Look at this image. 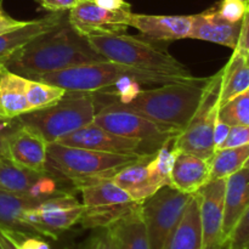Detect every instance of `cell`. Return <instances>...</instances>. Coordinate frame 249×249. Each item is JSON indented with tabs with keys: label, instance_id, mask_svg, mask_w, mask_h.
I'll return each instance as SVG.
<instances>
[{
	"label": "cell",
	"instance_id": "f35d334b",
	"mask_svg": "<svg viewBox=\"0 0 249 249\" xmlns=\"http://www.w3.org/2000/svg\"><path fill=\"white\" fill-rule=\"evenodd\" d=\"M249 49V0H248V6L246 10V14L243 16L242 21H241V31L240 36H238V43L236 46L235 50L238 53H246Z\"/></svg>",
	"mask_w": 249,
	"mask_h": 249
},
{
	"label": "cell",
	"instance_id": "f546056e",
	"mask_svg": "<svg viewBox=\"0 0 249 249\" xmlns=\"http://www.w3.org/2000/svg\"><path fill=\"white\" fill-rule=\"evenodd\" d=\"M66 90L50 83L26 78V94L29 108L32 111L53 106L66 95Z\"/></svg>",
	"mask_w": 249,
	"mask_h": 249
},
{
	"label": "cell",
	"instance_id": "44dd1931",
	"mask_svg": "<svg viewBox=\"0 0 249 249\" xmlns=\"http://www.w3.org/2000/svg\"><path fill=\"white\" fill-rule=\"evenodd\" d=\"M249 207V169L242 168L226 178L224 196V243L238 219Z\"/></svg>",
	"mask_w": 249,
	"mask_h": 249
},
{
	"label": "cell",
	"instance_id": "4dcf8cb0",
	"mask_svg": "<svg viewBox=\"0 0 249 249\" xmlns=\"http://www.w3.org/2000/svg\"><path fill=\"white\" fill-rule=\"evenodd\" d=\"M218 117L230 126L249 125V90L223 105Z\"/></svg>",
	"mask_w": 249,
	"mask_h": 249
},
{
	"label": "cell",
	"instance_id": "e575fe53",
	"mask_svg": "<svg viewBox=\"0 0 249 249\" xmlns=\"http://www.w3.org/2000/svg\"><path fill=\"white\" fill-rule=\"evenodd\" d=\"M7 232V231H6ZM16 243L18 249H51L48 242L43 240V237L32 235H22V233L7 232Z\"/></svg>",
	"mask_w": 249,
	"mask_h": 249
},
{
	"label": "cell",
	"instance_id": "836d02e7",
	"mask_svg": "<svg viewBox=\"0 0 249 249\" xmlns=\"http://www.w3.org/2000/svg\"><path fill=\"white\" fill-rule=\"evenodd\" d=\"M79 249H114L111 232L107 228L95 229V232L80 246Z\"/></svg>",
	"mask_w": 249,
	"mask_h": 249
},
{
	"label": "cell",
	"instance_id": "277c9868",
	"mask_svg": "<svg viewBox=\"0 0 249 249\" xmlns=\"http://www.w3.org/2000/svg\"><path fill=\"white\" fill-rule=\"evenodd\" d=\"M195 75H175L155 71L140 70L121 63L104 62L80 65L60 72L40 75L36 80L50 83L70 92H97L116 87L124 79H135L141 84H168V83L190 80Z\"/></svg>",
	"mask_w": 249,
	"mask_h": 249
},
{
	"label": "cell",
	"instance_id": "7c38bea8",
	"mask_svg": "<svg viewBox=\"0 0 249 249\" xmlns=\"http://www.w3.org/2000/svg\"><path fill=\"white\" fill-rule=\"evenodd\" d=\"M67 180L53 173H34L19 167L7 157H0V190L31 197L46 199L56 195L71 192L65 187ZM70 184V182H68Z\"/></svg>",
	"mask_w": 249,
	"mask_h": 249
},
{
	"label": "cell",
	"instance_id": "ee69618b",
	"mask_svg": "<svg viewBox=\"0 0 249 249\" xmlns=\"http://www.w3.org/2000/svg\"><path fill=\"white\" fill-rule=\"evenodd\" d=\"M245 57H246V62L248 63L249 65V49L247 51H246V53H245Z\"/></svg>",
	"mask_w": 249,
	"mask_h": 249
},
{
	"label": "cell",
	"instance_id": "1f68e13d",
	"mask_svg": "<svg viewBox=\"0 0 249 249\" xmlns=\"http://www.w3.org/2000/svg\"><path fill=\"white\" fill-rule=\"evenodd\" d=\"M224 249H249V207L226 237Z\"/></svg>",
	"mask_w": 249,
	"mask_h": 249
},
{
	"label": "cell",
	"instance_id": "f6af8a7d",
	"mask_svg": "<svg viewBox=\"0 0 249 249\" xmlns=\"http://www.w3.org/2000/svg\"><path fill=\"white\" fill-rule=\"evenodd\" d=\"M243 168H246V169H249V157H248V160H246V163H245V167Z\"/></svg>",
	"mask_w": 249,
	"mask_h": 249
},
{
	"label": "cell",
	"instance_id": "9a60e30c",
	"mask_svg": "<svg viewBox=\"0 0 249 249\" xmlns=\"http://www.w3.org/2000/svg\"><path fill=\"white\" fill-rule=\"evenodd\" d=\"M226 179L209 180L196 192L203 249H224V196Z\"/></svg>",
	"mask_w": 249,
	"mask_h": 249
},
{
	"label": "cell",
	"instance_id": "4316f807",
	"mask_svg": "<svg viewBox=\"0 0 249 249\" xmlns=\"http://www.w3.org/2000/svg\"><path fill=\"white\" fill-rule=\"evenodd\" d=\"M249 90V65L245 53L233 50L232 56L223 68L220 89V107Z\"/></svg>",
	"mask_w": 249,
	"mask_h": 249
},
{
	"label": "cell",
	"instance_id": "ab89813d",
	"mask_svg": "<svg viewBox=\"0 0 249 249\" xmlns=\"http://www.w3.org/2000/svg\"><path fill=\"white\" fill-rule=\"evenodd\" d=\"M231 126L229 124H226L225 122L221 121L220 118L218 117L215 123V128H214V135H213V140H214V148L216 150H220L221 146L224 145L225 140L228 139L229 133H230Z\"/></svg>",
	"mask_w": 249,
	"mask_h": 249
},
{
	"label": "cell",
	"instance_id": "cb8c5ba5",
	"mask_svg": "<svg viewBox=\"0 0 249 249\" xmlns=\"http://www.w3.org/2000/svg\"><path fill=\"white\" fill-rule=\"evenodd\" d=\"M31 112L26 94V78L0 68V117L6 119L18 118Z\"/></svg>",
	"mask_w": 249,
	"mask_h": 249
},
{
	"label": "cell",
	"instance_id": "7bdbcfd3",
	"mask_svg": "<svg viewBox=\"0 0 249 249\" xmlns=\"http://www.w3.org/2000/svg\"><path fill=\"white\" fill-rule=\"evenodd\" d=\"M0 242H1V246L4 249H18L16 243H15L14 238L4 230H0Z\"/></svg>",
	"mask_w": 249,
	"mask_h": 249
},
{
	"label": "cell",
	"instance_id": "ffe728a7",
	"mask_svg": "<svg viewBox=\"0 0 249 249\" xmlns=\"http://www.w3.org/2000/svg\"><path fill=\"white\" fill-rule=\"evenodd\" d=\"M65 12H53L49 16L33 21H27L24 26L14 31L0 34V63L4 65L15 53L31 43L41 34L48 33L61 23L65 17Z\"/></svg>",
	"mask_w": 249,
	"mask_h": 249
},
{
	"label": "cell",
	"instance_id": "5bb4252c",
	"mask_svg": "<svg viewBox=\"0 0 249 249\" xmlns=\"http://www.w3.org/2000/svg\"><path fill=\"white\" fill-rule=\"evenodd\" d=\"M56 142L72 147L88 148V150L109 153H122V155L151 156L155 155L156 152L142 141L116 135L95 123L89 124L70 135L63 136Z\"/></svg>",
	"mask_w": 249,
	"mask_h": 249
},
{
	"label": "cell",
	"instance_id": "4fadbf2b",
	"mask_svg": "<svg viewBox=\"0 0 249 249\" xmlns=\"http://www.w3.org/2000/svg\"><path fill=\"white\" fill-rule=\"evenodd\" d=\"M133 12L121 10L109 11L99 7L90 0H82L68 11V22L79 36L88 38L95 36L124 33L130 27Z\"/></svg>",
	"mask_w": 249,
	"mask_h": 249
},
{
	"label": "cell",
	"instance_id": "9c48e42d",
	"mask_svg": "<svg viewBox=\"0 0 249 249\" xmlns=\"http://www.w3.org/2000/svg\"><path fill=\"white\" fill-rule=\"evenodd\" d=\"M92 123L116 135L142 141L153 151L174 140L181 133L174 126L160 124L135 112L111 105H104L97 109Z\"/></svg>",
	"mask_w": 249,
	"mask_h": 249
},
{
	"label": "cell",
	"instance_id": "b9f144b4",
	"mask_svg": "<svg viewBox=\"0 0 249 249\" xmlns=\"http://www.w3.org/2000/svg\"><path fill=\"white\" fill-rule=\"evenodd\" d=\"M90 1L109 11H121V10L131 11V5L125 0H90Z\"/></svg>",
	"mask_w": 249,
	"mask_h": 249
},
{
	"label": "cell",
	"instance_id": "7a4b0ae2",
	"mask_svg": "<svg viewBox=\"0 0 249 249\" xmlns=\"http://www.w3.org/2000/svg\"><path fill=\"white\" fill-rule=\"evenodd\" d=\"M208 78L168 83L150 90H140L128 102H101L128 109L160 124L184 130L196 112Z\"/></svg>",
	"mask_w": 249,
	"mask_h": 249
},
{
	"label": "cell",
	"instance_id": "e0dca14e",
	"mask_svg": "<svg viewBox=\"0 0 249 249\" xmlns=\"http://www.w3.org/2000/svg\"><path fill=\"white\" fill-rule=\"evenodd\" d=\"M194 26V15L165 16V15L131 14L130 27L138 29L146 38L157 41H173L190 38Z\"/></svg>",
	"mask_w": 249,
	"mask_h": 249
},
{
	"label": "cell",
	"instance_id": "f1b7e54d",
	"mask_svg": "<svg viewBox=\"0 0 249 249\" xmlns=\"http://www.w3.org/2000/svg\"><path fill=\"white\" fill-rule=\"evenodd\" d=\"M173 141L174 140L158 148L147 160L148 172L158 190L164 186H172V170L177 156L179 155L174 148Z\"/></svg>",
	"mask_w": 249,
	"mask_h": 249
},
{
	"label": "cell",
	"instance_id": "d6986e66",
	"mask_svg": "<svg viewBox=\"0 0 249 249\" xmlns=\"http://www.w3.org/2000/svg\"><path fill=\"white\" fill-rule=\"evenodd\" d=\"M212 160L192 153H179L172 170V187L194 195L211 180Z\"/></svg>",
	"mask_w": 249,
	"mask_h": 249
},
{
	"label": "cell",
	"instance_id": "ac0fdd59",
	"mask_svg": "<svg viewBox=\"0 0 249 249\" xmlns=\"http://www.w3.org/2000/svg\"><path fill=\"white\" fill-rule=\"evenodd\" d=\"M240 23H230L216 15L214 7L194 15V26L190 38L211 41L235 50L240 36Z\"/></svg>",
	"mask_w": 249,
	"mask_h": 249
},
{
	"label": "cell",
	"instance_id": "484cf974",
	"mask_svg": "<svg viewBox=\"0 0 249 249\" xmlns=\"http://www.w3.org/2000/svg\"><path fill=\"white\" fill-rule=\"evenodd\" d=\"M167 249H203L197 194L191 195Z\"/></svg>",
	"mask_w": 249,
	"mask_h": 249
},
{
	"label": "cell",
	"instance_id": "60d3db41",
	"mask_svg": "<svg viewBox=\"0 0 249 249\" xmlns=\"http://www.w3.org/2000/svg\"><path fill=\"white\" fill-rule=\"evenodd\" d=\"M27 21H18V19L14 18L10 16L5 10L2 9L1 4H0V34H4L6 32L14 31V29L18 28V27L24 26Z\"/></svg>",
	"mask_w": 249,
	"mask_h": 249
},
{
	"label": "cell",
	"instance_id": "7402d4cb",
	"mask_svg": "<svg viewBox=\"0 0 249 249\" xmlns=\"http://www.w3.org/2000/svg\"><path fill=\"white\" fill-rule=\"evenodd\" d=\"M41 201L44 199L31 198L0 190V230L12 233L39 236L36 230L24 221V214Z\"/></svg>",
	"mask_w": 249,
	"mask_h": 249
},
{
	"label": "cell",
	"instance_id": "83f0119b",
	"mask_svg": "<svg viewBox=\"0 0 249 249\" xmlns=\"http://www.w3.org/2000/svg\"><path fill=\"white\" fill-rule=\"evenodd\" d=\"M249 157V145L220 148L214 152L211 162V180L226 179L245 167Z\"/></svg>",
	"mask_w": 249,
	"mask_h": 249
},
{
	"label": "cell",
	"instance_id": "8992f818",
	"mask_svg": "<svg viewBox=\"0 0 249 249\" xmlns=\"http://www.w3.org/2000/svg\"><path fill=\"white\" fill-rule=\"evenodd\" d=\"M96 112L94 92L67 91L53 106L24 113L18 119L36 129L51 143L91 124Z\"/></svg>",
	"mask_w": 249,
	"mask_h": 249
},
{
	"label": "cell",
	"instance_id": "3957f363",
	"mask_svg": "<svg viewBox=\"0 0 249 249\" xmlns=\"http://www.w3.org/2000/svg\"><path fill=\"white\" fill-rule=\"evenodd\" d=\"M143 157L147 156L101 152L51 142L48 146V170L79 190L85 185L112 180L119 170Z\"/></svg>",
	"mask_w": 249,
	"mask_h": 249
},
{
	"label": "cell",
	"instance_id": "5b68a950",
	"mask_svg": "<svg viewBox=\"0 0 249 249\" xmlns=\"http://www.w3.org/2000/svg\"><path fill=\"white\" fill-rule=\"evenodd\" d=\"M88 43L107 61L175 75H192L186 66L178 61L165 45L152 39L126 34L88 36Z\"/></svg>",
	"mask_w": 249,
	"mask_h": 249
},
{
	"label": "cell",
	"instance_id": "7dc6e473",
	"mask_svg": "<svg viewBox=\"0 0 249 249\" xmlns=\"http://www.w3.org/2000/svg\"><path fill=\"white\" fill-rule=\"evenodd\" d=\"M2 66H4V65H2V63H0V68H1V67H2Z\"/></svg>",
	"mask_w": 249,
	"mask_h": 249
},
{
	"label": "cell",
	"instance_id": "52a82bcc",
	"mask_svg": "<svg viewBox=\"0 0 249 249\" xmlns=\"http://www.w3.org/2000/svg\"><path fill=\"white\" fill-rule=\"evenodd\" d=\"M223 68L207 80L201 102L186 128L174 139L173 145L179 153H192L212 160L214 148V128L220 109V89Z\"/></svg>",
	"mask_w": 249,
	"mask_h": 249
},
{
	"label": "cell",
	"instance_id": "30bf717a",
	"mask_svg": "<svg viewBox=\"0 0 249 249\" xmlns=\"http://www.w3.org/2000/svg\"><path fill=\"white\" fill-rule=\"evenodd\" d=\"M191 195L164 186L141 203L151 249H167Z\"/></svg>",
	"mask_w": 249,
	"mask_h": 249
},
{
	"label": "cell",
	"instance_id": "6da1fadb",
	"mask_svg": "<svg viewBox=\"0 0 249 249\" xmlns=\"http://www.w3.org/2000/svg\"><path fill=\"white\" fill-rule=\"evenodd\" d=\"M104 61L107 60L71 27L65 16L58 26L15 53L4 66L16 74L36 79L49 73Z\"/></svg>",
	"mask_w": 249,
	"mask_h": 249
},
{
	"label": "cell",
	"instance_id": "8d00e7d4",
	"mask_svg": "<svg viewBox=\"0 0 249 249\" xmlns=\"http://www.w3.org/2000/svg\"><path fill=\"white\" fill-rule=\"evenodd\" d=\"M18 124V118L6 119L0 117V157H6L7 139Z\"/></svg>",
	"mask_w": 249,
	"mask_h": 249
},
{
	"label": "cell",
	"instance_id": "2e32d148",
	"mask_svg": "<svg viewBox=\"0 0 249 249\" xmlns=\"http://www.w3.org/2000/svg\"><path fill=\"white\" fill-rule=\"evenodd\" d=\"M48 146L49 142L36 129L19 122L7 139L6 157L31 172L50 173L48 170Z\"/></svg>",
	"mask_w": 249,
	"mask_h": 249
},
{
	"label": "cell",
	"instance_id": "d590c367",
	"mask_svg": "<svg viewBox=\"0 0 249 249\" xmlns=\"http://www.w3.org/2000/svg\"><path fill=\"white\" fill-rule=\"evenodd\" d=\"M249 145V125L231 126L228 139L221 148L237 147V146Z\"/></svg>",
	"mask_w": 249,
	"mask_h": 249
},
{
	"label": "cell",
	"instance_id": "ba28073f",
	"mask_svg": "<svg viewBox=\"0 0 249 249\" xmlns=\"http://www.w3.org/2000/svg\"><path fill=\"white\" fill-rule=\"evenodd\" d=\"M78 191L84 206L79 224L84 229L108 228L140 204L112 180L85 185Z\"/></svg>",
	"mask_w": 249,
	"mask_h": 249
},
{
	"label": "cell",
	"instance_id": "bcb514c9",
	"mask_svg": "<svg viewBox=\"0 0 249 249\" xmlns=\"http://www.w3.org/2000/svg\"><path fill=\"white\" fill-rule=\"evenodd\" d=\"M0 249H4V248H2V246H1V242H0Z\"/></svg>",
	"mask_w": 249,
	"mask_h": 249
},
{
	"label": "cell",
	"instance_id": "603a6c76",
	"mask_svg": "<svg viewBox=\"0 0 249 249\" xmlns=\"http://www.w3.org/2000/svg\"><path fill=\"white\" fill-rule=\"evenodd\" d=\"M107 229L114 249H151L141 203Z\"/></svg>",
	"mask_w": 249,
	"mask_h": 249
},
{
	"label": "cell",
	"instance_id": "74e56055",
	"mask_svg": "<svg viewBox=\"0 0 249 249\" xmlns=\"http://www.w3.org/2000/svg\"><path fill=\"white\" fill-rule=\"evenodd\" d=\"M44 10L49 12H66L77 6L82 0H36Z\"/></svg>",
	"mask_w": 249,
	"mask_h": 249
},
{
	"label": "cell",
	"instance_id": "8fae6325",
	"mask_svg": "<svg viewBox=\"0 0 249 249\" xmlns=\"http://www.w3.org/2000/svg\"><path fill=\"white\" fill-rule=\"evenodd\" d=\"M84 206L72 192L56 195L44 199L24 214V221L40 237L57 240L63 231L79 223Z\"/></svg>",
	"mask_w": 249,
	"mask_h": 249
},
{
	"label": "cell",
	"instance_id": "d6a6232c",
	"mask_svg": "<svg viewBox=\"0 0 249 249\" xmlns=\"http://www.w3.org/2000/svg\"><path fill=\"white\" fill-rule=\"evenodd\" d=\"M248 0H221L214 6L216 15L230 23H240L246 14Z\"/></svg>",
	"mask_w": 249,
	"mask_h": 249
},
{
	"label": "cell",
	"instance_id": "d4e9b609",
	"mask_svg": "<svg viewBox=\"0 0 249 249\" xmlns=\"http://www.w3.org/2000/svg\"><path fill=\"white\" fill-rule=\"evenodd\" d=\"M152 156L141 158L138 162L123 168L112 178V181L123 189L133 201L138 203H142L158 191L147 168V160Z\"/></svg>",
	"mask_w": 249,
	"mask_h": 249
}]
</instances>
